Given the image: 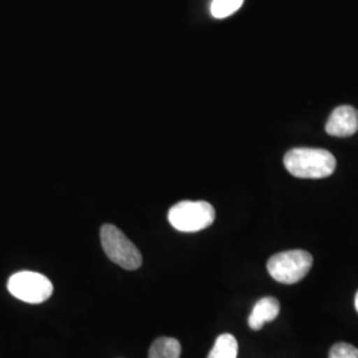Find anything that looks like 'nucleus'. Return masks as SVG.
I'll use <instances>...</instances> for the list:
<instances>
[{"label": "nucleus", "mask_w": 358, "mask_h": 358, "mask_svg": "<svg viewBox=\"0 0 358 358\" xmlns=\"http://www.w3.org/2000/svg\"><path fill=\"white\" fill-rule=\"evenodd\" d=\"M7 288L13 297L28 303L40 304L53 294V285L48 278L38 272L20 271L10 278Z\"/></svg>", "instance_id": "39448f33"}, {"label": "nucleus", "mask_w": 358, "mask_h": 358, "mask_svg": "<svg viewBox=\"0 0 358 358\" xmlns=\"http://www.w3.org/2000/svg\"><path fill=\"white\" fill-rule=\"evenodd\" d=\"M329 358H358V349L346 343H338L332 346Z\"/></svg>", "instance_id": "9b49d317"}, {"label": "nucleus", "mask_w": 358, "mask_h": 358, "mask_svg": "<svg viewBox=\"0 0 358 358\" xmlns=\"http://www.w3.org/2000/svg\"><path fill=\"white\" fill-rule=\"evenodd\" d=\"M280 312V303L275 297H263L260 299L252 309L250 317H248V325L252 331H260L264 324L269 321H273Z\"/></svg>", "instance_id": "0eeeda50"}, {"label": "nucleus", "mask_w": 358, "mask_h": 358, "mask_svg": "<svg viewBox=\"0 0 358 358\" xmlns=\"http://www.w3.org/2000/svg\"><path fill=\"white\" fill-rule=\"evenodd\" d=\"M355 306H356V310L358 312V292L356 294V299H355Z\"/></svg>", "instance_id": "f8f14e48"}, {"label": "nucleus", "mask_w": 358, "mask_h": 358, "mask_svg": "<svg viewBox=\"0 0 358 358\" xmlns=\"http://www.w3.org/2000/svg\"><path fill=\"white\" fill-rule=\"evenodd\" d=\"M325 130L333 137H350L358 130V112L353 106L343 105L336 108L329 117Z\"/></svg>", "instance_id": "423d86ee"}, {"label": "nucleus", "mask_w": 358, "mask_h": 358, "mask_svg": "<svg viewBox=\"0 0 358 358\" xmlns=\"http://www.w3.org/2000/svg\"><path fill=\"white\" fill-rule=\"evenodd\" d=\"M100 238L106 256L117 266L128 271L138 269L142 266L140 250L128 236L113 224H103Z\"/></svg>", "instance_id": "20e7f679"}, {"label": "nucleus", "mask_w": 358, "mask_h": 358, "mask_svg": "<svg viewBox=\"0 0 358 358\" xmlns=\"http://www.w3.org/2000/svg\"><path fill=\"white\" fill-rule=\"evenodd\" d=\"M180 350L178 340L171 337H159L150 346L149 358H180Z\"/></svg>", "instance_id": "6e6552de"}, {"label": "nucleus", "mask_w": 358, "mask_h": 358, "mask_svg": "<svg viewBox=\"0 0 358 358\" xmlns=\"http://www.w3.org/2000/svg\"><path fill=\"white\" fill-rule=\"evenodd\" d=\"M313 257L303 250H291L269 257L267 269L271 278L282 284L301 282L312 268Z\"/></svg>", "instance_id": "7ed1b4c3"}, {"label": "nucleus", "mask_w": 358, "mask_h": 358, "mask_svg": "<svg viewBox=\"0 0 358 358\" xmlns=\"http://www.w3.org/2000/svg\"><path fill=\"white\" fill-rule=\"evenodd\" d=\"M169 223L180 232H198L215 220L214 207L205 201H183L173 206L167 214Z\"/></svg>", "instance_id": "f03ea898"}, {"label": "nucleus", "mask_w": 358, "mask_h": 358, "mask_svg": "<svg viewBox=\"0 0 358 358\" xmlns=\"http://www.w3.org/2000/svg\"><path fill=\"white\" fill-rule=\"evenodd\" d=\"M243 1L244 0H213L211 13L217 19L229 17L243 6Z\"/></svg>", "instance_id": "9d476101"}, {"label": "nucleus", "mask_w": 358, "mask_h": 358, "mask_svg": "<svg viewBox=\"0 0 358 358\" xmlns=\"http://www.w3.org/2000/svg\"><path fill=\"white\" fill-rule=\"evenodd\" d=\"M238 350L239 346L236 338L230 333H224L215 340L207 358H238Z\"/></svg>", "instance_id": "1a4fd4ad"}, {"label": "nucleus", "mask_w": 358, "mask_h": 358, "mask_svg": "<svg viewBox=\"0 0 358 358\" xmlns=\"http://www.w3.org/2000/svg\"><path fill=\"white\" fill-rule=\"evenodd\" d=\"M284 165L296 178L321 179L332 176L337 164L328 150L297 148L285 154Z\"/></svg>", "instance_id": "f257e3e1"}]
</instances>
